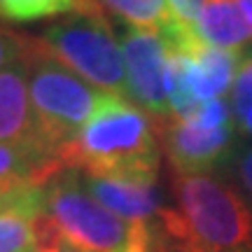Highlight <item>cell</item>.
Masks as SVG:
<instances>
[{"mask_svg": "<svg viewBox=\"0 0 252 252\" xmlns=\"http://www.w3.org/2000/svg\"><path fill=\"white\" fill-rule=\"evenodd\" d=\"M252 105V52L241 61L238 75L234 82V91H231V108L234 112Z\"/></svg>", "mask_w": 252, "mask_h": 252, "instance_id": "cell-16", "label": "cell"}, {"mask_svg": "<svg viewBox=\"0 0 252 252\" xmlns=\"http://www.w3.org/2000/svg\"><path fill=\"white\" fill-rule=\"evenodd\" d=\"M238 5H241L245 19H248V24H250V28H252V0H238Z\"/></svg>", "mask_w": 252, "mask_h": 252, "instance_id": "cell-21", "label": "cell"}, {"mask_svg": "<svg viewBox=\"0 0 252 252\" xmlns=\"http://www.w3.org/2000/svg\"><path fill=\"white\" fill-rule=\"evenodd\" d=\"M234 115H236V119H238V126H243V131L252 138V105L238 110V112H234Z\"/></svg>", "mask_w": 252, "mask_h": 252, "instance_id": "cell-20", "label": "cell"}, {"mask_svg": "<svg viewBox=\"0 0 252 252\" xmlns=\"http://www.w3.org/2000/svg\"><path fill=\"white\" fill-rule=\"evenodd\" d=\"M21 59V33H12L0 26V70L14 65Z\"/></svg>", "mask_w": 252, "mask_h": 252, "instance_id": "cell-17", "label": "cell"}, {"mask_svg": "<svg viewBox=\"0 0 252 252\" xmlns=\"http://www.w3.org/2000/svg\"><path fill=\"white\" fill-rule=\"evenodd\" d=\"M173 206L152 226L159 252H252V206L217 173L171 175Z\"/></svg>", "mask_w": 252, "mask_h": 252, "instance_id": "cell-1", "label": "cell"}, {"mask_svg": "<svg viewBox=\"0 0 252 252\" xmlns=\"http://www.w3.org/2000/svg\"><path fill=\"white\" fill-rule=\"evenodd\" d=\"M128 98L161 124L171 112V52L163 33L126 26L122 33Z\"/></svg>", "mask_w": 252, "mask_h": 252, "instance_id": "cell-6", "label": "cell"}, {"mask_svg": "<svg viewBox=\"0 0 252 252\" xmlns=\"http://www.w3.org/2000/svg\"><path fill=\"white\" fill-rule=\"evenodd\" d=\"M103 14H112L133 28L163 33L173 24V9L168 0H94Z\"/></svg>", "mask_w": 252, "mask_h": 252, "instance_id": "cell-12", "label": "cell"}, {"mask_svg": "<svg viewBox=\"0 0 252 252\" xmlns=\"http://www.w3.org/2000/svg\"><path fill=\"white\" fill-rule=\"evenodd\" d=\"M77 0H0V21H40L61 14H72Z\"/></svg>", "mask_w": 252, "mask_h": 252, "instance_id": "cell-14", "label": "cell"}, {"mask_svg": "<svg viewBox=\"0 0 252 252\" xmlns=\"http://www.w3.org/2000/svg\"><path fill=\"white\" fill-rule=\"evenodd\" d=\"M42 213L80 252H150L152 226L126 222L91 196L77 171L63 168L42 187Z\"/></svg>", "mask_w": 252, "mask_h": 252, "instance_id": "cell-3", "label": "cell"}, {"mask_svg": "<svg viewBox=\"0 0 252 252\" xmlns=\"http://www.w3.org/2000/svg\"><path fill=\"white\" fill-rule=\"evenodd\" d=\"M40 213L12 210L0 215V252L40 250Z\"/></svg>", "mask_w": 252, "mask_h": 252, "instance_id": "cell-13", "label": "cell"}, {"mask_svg": "<svg viewBox=\"0 0 252 252\" xmlns=\"http://www.w3.org/2000/svg\"><path fill=\"white\" fill-rule=\"evenodd\" d=\"M65 166L56 154L0 145V191L19 187H45Z\"/></svg>", "mask_w": 252, "mask_h": 252, "instance_id": "cell-11", "label": "cell"}, {"mask_svg": "<svg viewBox=\"0 0 252 252\" xmlns=\"http://www.w3.org/2000/svg\"><path fill=\"white\" fill-rule=\"evenodd\" d=\"M37 128L47 150L59 154L70 145L98 105L100 94L37 45L35 35L21 33V59Z\"/></svg>", "mask_w": 252, "mask_h": 252, "instance_id": "cell-4", "label": "cell"}, {"mask_svg": "<svg viewBox=\"0 0 252 252\" xmlns=\"http://www.w3.org/2000/svg\"><path fill=\"white\" fill-rule=\"evenodd\" d=\"M168 5H171L173 17L178 19V21L196 28V21L201 17V12H203L206 0H168Z\"/></svg>", "mask_w": 252, "mask_h": 252, "instance_id": "cell-18", "label": "cell"}, {"mask_svg": "<svg viewBox=\"0 0 252 252\" xmlns=\"http://www.w3.org/2000/svg\"><path fill=\"white\" fill-rule=\"evenodd\" d=\"M196 33L210 47L236 54L252 42V28L238 0H206L196 21Z\"/></svg>", "mask_w": 252, "mask_h": 252, "instance_id": "cell-10", "label": "cell"}, {"mask_svg": "<svg viewBox=\"0 0 252 252\" xmlns=\"http://www.w3.org/2000/svg\"><path fill=\"white\" fill-rule=\"evenodd\" d=\"M231 173H234V180L238 182L241 194L248 198V203L252 206V147H238L231 154Z\"/></svg>", "mask_w": 252, "mask_h": 252, "instance_id": "cell-15", "label": "cell"}, {"mask_svg": "<svg viewBox=\"0 0 252 252\" xmlns=\"http://www.w3.org/2000/svg\"><path fill=\"white\" fill-rule=\"evenodd\" d=\"M0 145L54 154L42 143L28 94L26 70L21 63L0 70Z\"/></svg>", "mask_w": 252, "mask_h": 252, "instance_id": "cell-9", "label": "cell"}, {"mask_svg": "<svg viewBox=\"0 0 252 252\" xmlns=\"http://www.w3.org/2000/svg\"><path fill=\"white\" fill-rule=\"evenodd\" d=\"M35 40L47 54L94 89L128 98L124 54L108 17L94 0H77L72 14L56 19Z\"/></svg>", "mask_w": 252, "mask_h": 252, "instance_id": "cell-5", "label": "cell"}, {"mask_svg": "<svg viewBox=\"0 0 252 252\" xmlns=\"http://www.w3.org/2000/svg\"><path fill=\"white\" fill-rule=\"evenodd\" d=\"M37 252H80V250H77V248H72V245L68 243V241H63L61 234H59V236L54 238V241L45 243Z\"/></svg>", "mask_w": 252, "mask_h": 252, "instance_id": "cell-19", "label": "cell"}, {"mask_svg": "<svg viewBox=\"0 0 252 252\" xmlns=\"http://www.w3.org/2000/svg\"><path fill=\"white\" fill-rule=\"evenodd\" d=\"M82 182L100 206L133 224L154 226L166 208L159 175H82Z\"/></svg>", "mask_w": 252, "mask_h": 252, "instance_id": "cell-8", "label": "cell"}, {"mask_svg": "<svg viewBox=\"0 0 252 252\" xmlns=\"http://www.w3.org/2000/svg\"><path fill=\"white\" fill-rule=\"evenodd\" d=\"M59 159L82 175H159L157 122L128 98L103 94L91 119Z\"/></svg>", "mask_w": 252, "mask_h": 252, "instance_id": "cell-2", "label": "cell"}, {"mask_svg": "<svg viewBox=\"0 0 252 252\" xmlns=\"http://www.w3.org/2000/svg\"><path fill=\"white\" fill-rule=\"evenodd\" d=\"M238 122L226 126H208L196 115L187 119L171 117L157 124L159 143L173 173H213L234 154Z\"/></svg>", "mask_w": 252, "mask_h": 252, "instance_id": "cell-7", "label": "cell"}]
</instances>
